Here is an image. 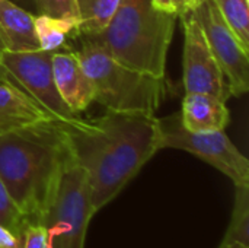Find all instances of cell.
<instances>
[{"label":"cell","instance_id":"6da1fadb","mask_svg":"<svg viewBox=\"0 0 249 248\" xmlns=\"http://www.w3.org/2000/svg\"><path fill=\"white\" fill-rule=\"evenodd\" d=\"M73 161L89 180L92 205L101 210L160 151L159 120L143 113H117L60 121Z\"/></svg>","mask_w":249,"mask_h":248},{"label":"cell","instance_id":"7a4b0ae2","mask_svg":"<svg viewBox=\"0 0 249 248\" xmlns=\"http://www.w3.org/2000/svg\"><path fill=\"white\" fill-rule=\"evenodd\" d=\"M69 156L66 133L51 118L0 134V180L29 221H39Z\"/></svg>","mask_w":249,"mask_h":248},{"label":"cell","instance_id":"3957f363","mask_svg":"<svg viewBox=\"0 0 249 248\" xmlns=\"http://www.w3.org/2000/svg\"><path fill=\"white\" fill-rule=\"evenodd\" d=\"M177 20L175 13L159 10L152 0H120L107 28L85 38L127 67L165 77L166 56Z\"/></svg>","mask_w":249,"mask_h":248},{"label":"cell","instance_id":"277c9868","mask_svg":"<svg viewBox=\"0 0 249 248\" xmlns=\"http://www.w3.org/2000/svg\"><path fill=\"white\" fill-rule=\"evenodd\" d=\"M80 39V50L74 53L92 80L93 101L108 111L156 115L166 98L165 77L127 67L90 39Z\"/></svg>","mask_w":249,"mask_h":248},{"label":"cell","instance_id":"5b68a950","mask_svg":"<svg viewBox=\"0 0 249 248\" xmlns=\"http://www.w3.org/2000/svg\"><path fill=\"white\" fill-rule=\"evenodd\" d=\"M95 213L88 175L70 155L38 221L45 228L48 248H85L88 227Z\"/></svg>","mask_w":249,"mask_h":248},{"label":"cell","instance_id":"8992f818","mask_svg":"<svg viewBox=\"0 0 249 248\" xmlns=\"http://www.w3.org/2000/svg\"><path fill=\"white\" fill-rule=\"evenodd\" d=\"M159 120V146L190 152L232 180L235 187L249 186V161L222 132L196 133L181 123L179 113Z\"/></svg>","mask_w":249,"mask_h":248},{"label":"cell","instance_id":"52a82bcc","mask_svg":"<svg viewBox=\"0 0 249 248\" xmlns=\"http://www.w3.org/2000/svg\"><path fill=\"white\" fill-rule=\"evenodd\" d=\"M55 51H9L0 61V80L9 82L32 99L50 118L70 121L76 117L61 99L54 76L53 56Z\"/></svg>","mask_w":249,"mask_h":248},{"label":"cell","instance_id":"ba28073f","mask_svg":"<svg viewBox=\"0 0 249 248\" xmlns=\"http://www.w3.org/2000/svg\"><path fill=\"white\" fill-rule=\"evenodd\" d=\"M201 26L212 54L228 82L231 96L249 91V51L242 47L222 18L214 0H200L190 12Z\"/></svg>","mask_w":249,"mask_h":248},{"label":"cell","instance_id":"9c48e42d","mask_svg":"<svg viewBox=\"0 0 249 248\" xmlns=\"http://www.w3.org/2000/svg\"><path fill=\"white\" fill-rule=\"evenodd\" d=\"M184 26V88L187 94H207L223 102L231 98L228 82L210 51L204 32L191 13L181 18Z\"/></svg>","mask_w":249,"mask_h":248},{"label":"cell","instance_id":"30bf717a","mask_svg":"<svg viewBox=\"0 0 249 248\" xmlns=\"http://www.w3.org/2000/svg\"><path fill=\"white\" fill-rule=\"evenodd\" d=\"M53 76L61 99L73 114L79 115L93 102L92 80L74 51L54 53Z\"/></svg>","mask_w":249,"mask_h":248},{"label":"cell","instance_id":"8fae6325","mask_svg":"<svg viewBox=\"0 0 249 248\" xmlns=\"http://www.w3.org/2000/svg\"><path fill=\"white\" fill-rule=\"evenodd\" d=\"M179 115L182 126L196 133L222 132L231 121L226 102L207 94H187Z\"/></svg>","mask_w":249,"mask_h":248},{"label":"cell","instance_id":"7c38bea8","mask_svg":"<svg viewBox=\"0 0 249 248\" xmlns=\"http://www.w3.org/2000/svg\"><path fill=\"white\" fill-rule=\"evenodd\" d=\"M47 118L50 117L20 89L9 82L0 80V134L23 129Z\"/></svg>","mask_w":249,"mask_h":248},{"label":"cell","instance_id":"4fadbf2b","mask_svg":"<svg viewBox=\"0 0 249 248\" xmlns=\"http://www.w3.org/2000/svg\"><path fill=\"white\" fill-rule=\"evenodd\" d=\"M35 15L10 0H0V35L9 51H35L39 44L34 28Z\"/></svg>","mask_w":249,"mask_h":248},{"label":"cell","instance_id":"5bb4252c","mask_svg":"<svg viewBox=\"0 0 249 248\" xmlns=\"http://www.w3.org/2000/svg\"><path fill=\"white\" fill-rule=\"evenodd\" d=\"M34 28L39 50L44 51H60V48L67 45L70 38H77L80 35L79 18H53L35 15Z\"/></svg>","mask_w":249,"mask_h":248},{"label":"cell","instance_id":"9a60e30c","mask_svg":"<svg viewBox=\"0 0 249 248\" xmlns=\"http://www.w3.org/2000/svg\"><path fill=\"white\" fill-rule=\"evenodd\" d=\"M79 18V32L83 37L101 34L112 19L120 0H74Z\"/></svg>","mask_w":249,"mask_h":248},{"label":"cell","instance_id":"2e32d148","mask_svg":"<svg viewBox=\"0 0 249 248\" xmlns=\"http://www.w3.org/2000/svg\"><path fill=\"white\" fill-rule=\"evenodd\" d=\"M229 244L249 247V186L236 187L232 219L220 246Z\"/></svg>","mask_w":249,"mask_h":248},{"label":"cell","instance_id":"e0dca14e","mask_svg":"<svg viewBox=\"0 0 249 248\" xmlns=\"http://www.w3.org/2000/svg\"><path fill=\"white\" fill-rule=\"evenodd\" d=\"M222 18L249 51V0H214Z\"/></svg>","mask_w":249,"mask_h":248},{"label":"cell","instance_id":"ac0fdd59","mask_svg":"<svg viewBox=\"0 0 249 248\" xmlns=\"http://www.w3.org/2000/svg\"><path fill=\"white\" fill-rule=\"evenodd\" d=\"M28 222L31 221L18 208V205L15 203V200L12 199L7 189L0 180V225L9 229L10 232L22 237Z\"/></svg>","mask_w":249,"mask_h":248},{"label":"cell","instance_id":"d6986e66","mask_svg":"<svg viewBox=\"0 0 249 248\" xmlns=\"http://www.w3.org/2000/svg\"><path fill=\"white\" fill-rule=\"evenodd\" d=\"M36 15L53 18H77L74 0H35Z\"/></svg>","mask_w":249,"mask_h":248},{"label":"cell","instance_id":"ffe728a7","mask_svg":"<svg viewBox=\"0 0 249 248\" xmlns=\"http://www.w3.org/2000/svg\"><path fill=\"white\" fill-rule=\"evenodd\" d=\"M22 248H48L45 228L39 222H28L22 234Z\"/></svg>","mask_w":249,"mask_h":248},{"label":"cell","instance_id":"44dd1931","mask_svg":"<svg viewBox=\"0 0 249 248\" xmlns=\"http://www.w3.org/2000/svg\"><path fill=\"white\" fill-rule=\"evenodd\" d=\"M0 248H22V237L0 225Z\"/></svg>","mask_w":249,"mask_h":248},{"label":"cell","instance_id":"7402d4cb","mask_svg":"<svg viewBox=\"0 0 249 248\" xmlns=\"http://www.w3.org/2000/svg\"><path fill=\"white\" fill-rule=\"evenodd\" d=\"M175 9V13L178 19L187 16L194 7H196V0H171Z\"/></svg>","mask_w":249,"mask_h":248},{"label":"cell","instance_id":"603a6c76","mask_svg":"<svg viewBox=\"0 0 249 248\" xmlns=\"http://www.w3.org/2000/svg\"><path fill=\"white\" fill-rule=\"evenodd\" d=\"M153 4L159 9V10H163V12H169V13H175V9H174V4L171 0H152ZM177 15V13H175Z\"/></svg>","mask_w":249,"mask_h":248},{"label":"cell","instance_id":"cb8c5ba5","mask_svg":"<svg viewBox=\"0 0 249 248\" xmlns=\"http://www.w3.org/2000/svg\"><path fill=\"white\" fill-rule=\"evenodd\" d=\"M13 1L15 4L26 9L28 12H31L32 15H36V4H35V0H10Z\"/></svg>","mask_w":249,"mask_h":248},{"label":"cell","instance_id":"d4e9b609","mask_svg":"<svg viewBox=\"0 0 249 248\" xmlns=\"http://www.w3.org/2000/svg\"><path fill=\"white\" fill-rule=\"evenodd\" d=\"M6 50H7V48H6V44H4V41H3V38H1V35H0V61H1V57H3V54H4Z\"/></svg>","mask_w":249,"mask_h":248},{"label":"cell","instance_id":"484cf974","mask_svg":"<svg viewBox=\"0 0 249 248\" xmlns=\"http://www.w3.org/2000/svg\"><path fill=\"white\" fill-rule=\"evenodd\" d=\"M219 248H249V247H244V246H239V244H229V246H220Z\"/></svg>","mask_w":249,"mask_h":248},{"label":"cell","instance_id":"4316f807","mask_svg":"<svg viewBox=\"0 0 249 248\" xmlns=\"http://www.w3.org/2000/svg\"><path fill=\"white\" fill-rule=\"evenodd\" d=\"M198 1H200V0H196V6H197V4H198Z\"/></svg>","mask_w":249,"mask_h":248}]
</instances>
